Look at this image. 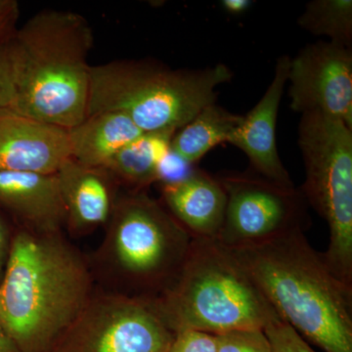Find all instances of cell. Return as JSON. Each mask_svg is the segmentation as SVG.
<instances>
[{
	"label": "cell",
	"mask_w": 352,
	"mask_h": 352,
	"mask_svg": "<svg viewBox=\"0 0 352 352\" xmlns=\"http://www.w3.org/2000/svg\"><path fill=\"white\" fill-rule=\"evenodd\" d=\"M113 215V251L120 267L141 283L170 282L193 239L184 227L143 194L120 201Z\"/></svg>",
	"instance_id": "cell-7"
},
{
	"label": "cell",
	"mask_w": 352,
	"mask_h": 352,
	"mask_svg": "<svg viewBox=\"0 0 352 352\" xmlns=\"http://www.w3.org/2000/svg\"><path fill=\"white\" fill-rule=\"evenodd\" d=\"M103 170L69 157L56 173L66 219L78 228L99 226L110 217L112 198Z\"/></svg>",
	"instance_id": "cell-16"
},
{
	"label": "cell",
	"mask_w": 352,
	"mask_h": 352,
	"mask_svg": "<svg viewBox=\"0 0 352 352\" xmlns=\"http://www.w3.org/2000/svg\"><path fill=\"white\" fill-rule=\"evenodd\" d=\"M0 352H22L0 323Z\"/></svg>",
	"instance_id": "cell-27"
},
{
	"label": "cell",
	"mask_w": 352,
	"mask_h": 352,
	"mask_svg": "<svg viewBox=\"0 0 352 352\" xmlns=\"http://www.w3.org/2000/svg\"><path fill=\"white\" fill-rule=\"evenodd\" d=\"M94 45L88 21L73 11H39L16 30L6 46L14 99L9 108L69 129L87 115Z\"/></svg>",
	"instance_id": "cell-2"
},
{
	"label": "cell",
	"mask_w": 352,
	"mask_h": 352,
	"mask_svg": "<svg viewBox=\"0 0 352 352\" xmlns=\"http://www.w3.org/2000/svg\"><path fill=\"white\" fill-rule=\"evenodd\" d=\"M171 214L194 239H217L226 210V193L207 171L194 168L178 182L162 187Z\"/></svg>",
	"instance_id": "cell-13"
},
{
	"label": "cell",
	"mask_w": 352,
	"mask_h": 352,
	"mask_svg": "<svg viewBox=\"0 0 352 352\" xmlns=\"http://www.w3.org/2000/svg\"><path fill=\"white\" fill-rule=\"evenodd\" d=\"M302 30L329 41L351 47L352 43L351 0H314L308 2L298 20Z\"/></svg>",
	"instance_id": "cell-19"
},
{
	"label": "cell",
	"mask_w": 352,
	"mask_h": 352,
	"mask_svg": "<svg viewBox=\"0 0 352 352\" xmlns=\"http://www.w3.org/2000/svg\"><path fill=\"white\" fill-rule=\"evenodd\" d=\"M176 131L144 132L122 150L108 164L111 171L124 182L142 188L157 182L162 162L170 151Z\"/></svg>",
	"instance_id": "cell-18"
},
{
	"label": "cell",
	"mask_w": 352,
	"mask_h": 352,
	"mask_svg": "<svg viewBox=\"0 0 352 352\" xmlns=\"http://www.w3.org/2000/svg\"><path fill=\"white\" fill-rule=\"evenodd\" d=\"M143 133L124 113H92L68 129L71 157L88 168L105 170L122 148Z\"/></svg>",
	"instance_id": "cell-15"
},
{
	"label": "cell",
	"mask_w": 352,
	"mask_h": 352,
	"mask_svg": "<svg viewBox=\"0 0 352 352\" xmlns=\"http://www.w3.org/2000/svg\"><path fill=\"white\" fill-rule=\"evenodd\" d=\"M217 178L227 203L217 240L229 249L261 244L307 226V203L295 186L278 184L256 173Z\"/></svg>",
	"instance_id": "cell-8"
},
{
	"label": "cell",
	"mask_w": 352,
	"mask_h": 352,
	"mask_svg": "<svg viewBox=\"0 0 352 352\" xmlns=\"http://www.w3.org/2000/svg\"><path fill=\"white\" fill-rule=\"evenodd\" d=\"M251 0H223L221 6L226 12L230 15L239 16L245 13L252 6Z\"/></svg>",
	"instance_id": "cell-25"
},
{
	"label": "cell",
	"mask_w": 352,
	"mask_h": 352,
	"mask_svg": "<svg viewBox=\"0 0 352 352\" xmlns=\"http://www.w3.org/2000/svg\"><path fill=\"white\" fill-rule=\"evenodd\" d=\"M291 108L322 113L352 129V52L333 41L307 44L289 61Z\"/></svg>",
	"instance_id": "cell-9"
},
{
	"label": "cell",
	"mask_w": 352,
	"mask_h": 352,
	"mask_svg": "<svg viewBox=\"0 0 352 352\" xmlns=\"http://www.w3.org/2000/svg\"><path fill=\"white\" fill-rule=\"evenodd\" d=\"M19 3L15 0H0V44L6 43L17 30Z\"/></svg>",
	"instance_id": "cell-24"
},
{
	"label": "cell",
	"mask_w": 352,
	"mask_h": 352,
	"mask_svg": "<svg viewBox=\"0 0 352 352\" xmlns=\"http://www.w3.org/2000/svg\"><path fill=\"white\" fill-rule=\"evenodd\" d=\"M0 204L44 234L66 219L56 173L0 171Z\"/></svg>",
	"instance_id": "cell-14"
},
{
	"label": "cell",
	"mask_w": 352,
	"mask_h": 352,
	"mask_svg": "<svg viewBox=\"0 0 352 352\" xmlns=\"http://www.w3.org/2000/svg\"><path fill=\"white\" fill-rule=\"evenodd\" d=\"M226 65L171 69L147 61L122 60L90 66L87 115L124 113L143 132L176 131L217 100L230 82Z\"/></svg>",
	"instance_id": "cell-5"
},
{
	"label": "cell",
	"mask_w": 352,
	"mask_h": 352,
	"mask_svg": "<svg viewBox=\"0 0 352 352\" xmlns=\"http://www.w3.org/2000/svg\"><path fill=\"white\" fill-rule=\"evenodd\" d=\"M242 120L243 116L230 113L215 102L210 104L175 132L171 151L193 166L217 146L229 143Z\"/></svg>",
	"instance_id": "cell-17"
},
{
	"label": "cell",
	"mask_w": 352,
	"mask_h": 352,
	"mask_svg": "<svg viewBox=\"0 0 352 352\" xmlns=\"http://www.w3.org/2000/svg\"><path fill=\"white\" fill-rule=\"evenodd\" d=\"M6 43L0 44V110L10 108L14 99L12 73Z\"/></svg>",
	"instance_id": "cell-23"
},
{
	"label": "cell",
	"mask_w": 352,
	"mask_h": 352,
	"mask_svg": "<svg viewBox=\"0 0 352 352\" xmlns=\"http://www.w3.org/2000/svg\"><path fill=\"white\" fill-rule=\"evenodd\" d=\"M168 352H217V338L200 331H182L175 333Z\"/></svg>",
	"instance_id": "cell-22"
},
{
	"label": "cell",
	"mask_w": 352,
	"mask_h": 352,
	"mask_svg": "<svg viewBox=\"0 0 352 352\" xmlns=\"http://www.w3.org/2000/svg\"><path fill=\"white\" fill-rule=\"evenodd\" d=\"M217 352H272L261 329H238L215 336Z\"/></svg>",
	"instance_id": "cell-20"
},
{
	"label": "cell",
	"mask_w": 352,
	"mask_h": 352,
	"mask_svg": "<svg viewBox=\"0 0 352 352\" xmlns=\"http://www.w3.org/2000/svg\"><path fill=\"white\" fill-rule=\"evenodd\" d=\"M147 305L173 333L220 335L281 320L233 252L217 239H192L161 298Z\"/></svg>",
	"instance_id": "cell-4"
},
{
	"label": "cell",
	"mask_w": 352,
	"mask_h": 352,
	"mask_svg": "<svg viewBox=\"0 0 352 352\" xmlns=\"http://www.w3.org/2000/svg\"><path fill=\"white\" fill-rule=\"evenodd\" d=\"M7 254H8V250H7L6 229H4L3 224L0 220V280H1L2 275H3L7 258H8Z\"/></svg>",
	"instance_id": "cell-26"
},
{
	"label": "cell",
	"mask_w": 352,
	"mask_h": 352,
	"mask_svg": "<svg viewBox=\"0 0 352 352\" xmlns=\"http://www.w3.org/2000/svg\"><path fill=\"white\" fill-rule=\"evenodd\" d=\"M263 331L272 352H316L300 333L282 320L270 324Z\"/></svg>",
	"instance_id": "cell-21"
},
{
	"label": "cell",
	"mask_w": 352,
	"mask_h": 352,
	"mask_svg": "<svg viewBox=\"0 0 352 352\" xmlns=\"http://www.w3.org/2000/svg\"><path fill=\"white\" fill-rule=\"evenodd\" d=\"M173 339L147 303L127 300L100 320L74 324L50 352H168Z\"/></svg>",
	"instance_id": "cell-10"
},
{
	"label": "cell",
	"mask_w": 352,
	"mask_h": 352,
	"mask_svg": "<svg viewBox=\"0 0 352 352\" xmlns=\"http://www.w3.org/2000/svg\"><path fill=\"white\" fill-rule=\"evenodd\" d=\"M298 145L305 168L300 190L330 230L324 258L352 287V129L325 113H302Z\"/></svg>",
	"instance_id": "cell-6"
},
{
	"label": "cell",
	"mask_w": 352,
	"mask_h": 352,
	"mask_svg": "<svg viewBox=\"0 0 352 352\" xmlns=\"http://www.w3.org/2000/svg\"><path fill=\"white\" fill-rule=\"evenodd\" d=\"M69 157L68 129L0 110V171L55 175Z\"/></svg>",
	"instance_id": "cell-11"
},
{
	"label": "cell",
	"mask_w": 352,
	"mask_h": 352,
	"mask_svg": "<svg viewBox=\"0 0 352 352\" xmlns=\"http://www.w3.org/2000/svg\"><path fill=\"white\" fill-rule=\"evenodd\" d=\"M291 58L280 57L274 78L258 103L245 116L229 141L249 157L254 173L271 182L294 186L291 177L278 154L276 124L280 102L288 82Z\"/></svg>",
	"instance_id": "cell-12"
},
{
	"label": "cell",
	"mask_w": 352,
	"mask_h": 352,
	"mask_svg": "<svg viewBox=\"0 0 352 352\" xmlns=\"http://www.w3.org/2000/svg\"><path fill=\"white\" fill-rule=\"evenodd\" d=\"M88 277L80 259L50 236L22 232L0 281V323L22 352H50L76 323Z\"/></svg>",
	"instance_id": "cell-3"
},
{
	"label": "cell",
	"mask_w": 352,
	"mask_h": 352,
	"mask_svg": "<svg viewBox=\"0 0 352 352\" xmlns=\"http://www.w3.org/2000/svg\"><path fill=\"white\" fill-rule=\"evenodd\" d=\"M229 250L282 321L325 351L352 352V287L333 274L303 230Z\"/></svg>",
	"instance_id": "cell-1"
}]
</instances>
